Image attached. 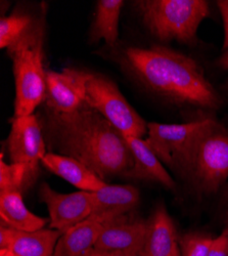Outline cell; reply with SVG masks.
<instances>
[{
  "mask_svg": "<svg viewBox=\"0 0 228 256\" xmlns=\"http://www.w3.org/2000/svg\"><path fill=\"white\" fill-rule=\"evenodd\" d=\"M63 232L53 228L15 232L10 245L0 250V256H52Z\"/></svg>",
  "mask_w": 228,
  "mask_h": 256,
  "instance_id": "obj_16",
  "label": "cell"
},
{
  "mask_svg": "<svg viewBox=\"0 0 228 256\" xmlns=\"http://www.w3.org/2000/svg\"><path fill=\"white\" fill-rule=\"evenodd\" d=\"M208 256H228V230L226 228L219 237L214 238Z\"/></svg>",
  "mask_w": 228,
  "mask_h": 256,
  "instance_id": "obj_23",
  "label": "cell"
},
{
  "mask_svg": "<svg viewBox=\"0 0 228 256\" xmlns=\"http://www.w3.org/2000/svg\"><path fill=\"white\" fill-rule=\"evenodd\" d=\"M38 197L48 209L49 228L61 232L84 222L91 214L92 195L90 192L79 190L61 194L48 184L43 182L39 188Z\"/></svg>",
  "mask_w": 228,
  "mask_h": 256,
  "instance_id": "obj_8",
  "label": "cell"
},
{
  "mask_svg": "<svg viewBox=\"0 0 228 256\" xmlns=\"http://www.w3.org/2000/svg\"><path fill=\"white\" fill-rule=\"evenodd\" d=\"M226 220H227V224H228V212H227V218H226ZM227 230H228V226H227Z\"/></svg>",
  "mask_w": 228,
  "mask_h": 256,
  "instance_id": "obj_29",
  "label": "cell"
},
{
  "mask_svg": "<svg viewBox=\"0 0 228 256\" xmlns=\"http://www.w3.org/2000/svg\"><path fill=\"white\" fill-rule=\"evenodd\" d=\"M37 16L25 10H15L0 20V48H8L34 24Z\"/></svg>",
  "mask_w": 228,
  "mask_h": 256,
  "instance_id": "obj_21",
  "label": "cell"
},
{
  "mask_svg": "<svg viewBox=\"0 0 228 256\" xmlns=\"http://www.w3.org/2000/svg\"><path fill=\"white\" fill-rule=\"evenodd\" d=\"M41 164L79 190L93 193L107 184L87 166L68 156L47 152L41 160Z\"/></svg>",
  "mask_w": 228,
  "mask_h": 256,
  "instance_id": "obj_15",
  "label": "cell"
},
{
  "mask_svg": "<svg viewBox=\"0 0 228 256\" xmlns=\"http://www.w3.org/2000/svg\"><path fill=\"white\" fill-rule=\"evenodd\" d=\"M15 232V228L7 226L3 224H0V250L6 249L10 245Z\"/></svg>",
  "mask_w": 228,
  "mask_h": 256,
  "instance_id": "obj_24",
  "label": "cell"
},
{
  "mask_svg": "<svg viewBox=\"0 0 228 256\" xmlns=\"http://www.w3.org/2000/svg\"><path fill=\"white\" fill-rule=\"evenodd\" d=\"M125 138L134 161L133 167L126 176L140 180L156 182L167 188L173 190L176 186L175 182L165 169L162 161L153 152L147 140L135 136H125Z\"/></svg>",
  "mask_w": 228,
  "mask_h": 256,
  "instance_id": "obj_14",
  "label": "cell"
},
{
  "mask_svg": "<svg viewBox=\"0 0 228 256\" xmlns=\"http://www.w3.org/2000/svg\"><path fill=\"white\" fill-rule=\"evenodd\" d=\"M1 224L22 232H35L49 224V220L31 212L19 192H0Z\"/></svg>",
  "mask_w": 228,
  "mask_h": 256,
  "instance_id": "obj_17",
  "label": "cell"
},
{
  "mask_svg": "<svg viewBox=\"0 0 228 256\" xmlns=\"http://www.w3.org/2000/svg\"><path fill=\"white\" fill-rule=\"evenodd\" d=\"M86 256H141L138 253L126 252V251H103L92 248Z\"/></svg>",
  "mask_w": 228,
  "mask_h": 256,
  "instance_id": "obj_26",
  "label": "cell"
},
{
  "mask_svg": "<svg viewBox=\"0 0 228 256\" xmlns=\"http://www.w3.org/2000/svg\"><path fill=\"white\" fill-rule=\"evenodd\" d=\"M38 172L27 165L7 164L1 155L0 160V192H19L24 193L36 180Z\"/></svg>",
  "mask_w": 228,
  "mask_h": 256,
  "instance_id": "obj_20",
  "label": "cell"
},
{
  "mask_svg": "<svg viewBox=\"0 0 228 256\" xmlns=\"http://www.w3.org/2000/svg\"><path fill=\"white\" fill-rule=\"evenodd\" d=\"M148 232V220H130L125 216L103 224L94 245L103 251H126L141 255Z\"/></svg>",
  "mask_w": 228,
  "mask_h": 256,
  "instance_id": "obj_11",
  "label": "cell"
},
{
  "mask_svg": "<svg viewBox=\"0 0 228 256\" xmlns=\"http://www.w3.org/2000/svg\"><path fill=\"white\" fill-rule=\"evenodd\" d=\"M37 117L48 152L76 159L101 180L126 176L133 167L125 136L86 102L71 113L43 106Z\"/></svg>",
  "mask_w": 228,
  "mask_h": 256,
  "instance_id": "obj_1",
  "label": "cell"
},
{
  "mask_svg": "<svg viewBox=\"0 0 228 256\" xmlns=\"http://www.w3.org/2000/svg\"><path fill=\"white\" fill-rule=\"evenodd\" d=\"M86 71L64 68L60 71L46 70L45 108L58 112L71 113L84 104V82Z\"/></svg>",
  "mask_w": 228,
  "mask_h": 256,
  "instance_id": "obj_10",
  "label": "cell"
},
{
  "mask_svg": "<svg viewBox=\"0 0 228 256\" xmlns=\"http://www.w3.org/2000/svg\"><path fill=\"white\" fill-rule=\"evenodd\" d=\"M219 65H220V67H222L223 69L228 71V50H225V52L219 58Z\"/></svg>",
  "mask_w": 228,
  "mask_h": 256,
  "instance_id": "obj_27",
  "label": "cell"
},
{
  "mask_svg": "<svg viewBox=\"0 0 228 256\" xmlns=\"http://www.w3.org/2000/svg\"><path fill=\"white\" fill-rule=\"evenodd\" d=\"M124 2L122 0H98L90 29V41L105 40L114 48L119 38V20Z\"/></svg>",
  "mask_w": 228,
  "mask_h": 256,
  "instance_id": "obj_19",
  "label": "cell"
},
{
  "mask_svg": "<svg viewBox=\"0 0 228 256\" xmlns=\"http://www.w3.org/2000/svg\"><path fill=\"white\" fill-rule=\"evenodd\" d=\"M173 256H181V254H180V250H179V246L176 248V250H175V252H174Z\"/></svg>",
  "mask_w": 228,
  "mask_h": 256,
  "instance_id": "obj_28",
  "label": "cell"
},
{
  "mask_svg": "<svg viewBox=\"0 0 228 256\" xmlns=\"http://www.w3.org/2000/svg\"><path fill=\"white\" fill-rule=\"evenodd\" d=\"M44 16H37L29 30L6 48L14 77V115L29 116L42 104L46 94L44 68Z\"/></svg>",
  "mask_w": 228,
  "mask_h": 256,
  "instance_id": "obj_3",
  "label": "cell"
},
{
  "mask_svg": "<svg viewBox=\"0 0 228 256\" xmlns=\"http://www.w3.org/2000/svg\"><path fill=\"white\" fill-rule=\"evenodd\" d=\"M84 102L113 124L124 136H147L148 123L109 77L86 71Z\"/></svg>",
  "mask_w": 228,
  "mask_h": 256,
  "instance_id": "obj_6",
  "label": "cell"
},
{
  "mask_svg": "<svg viewBox=\"0 0 228 256\" xmlns=\"http://www.w3.org/2000/svg\"><path fill=\"white\" fill-rule=\"evenodd\" d=\"M178 247L175 224L164 204H159L148 220V232L141 256H173Z\"/></svg>",
  "mask_w": 228,
  "mask_h": 256,
  "instance_id": "obj_13",
  "label": "cell"
},
{
  "mask_svg": "<svg viewBox=\"0 0 228 256\" xmlns=\"http://www.w3.org/2000/svg\"><path fill=\"white\" fill-rule=\"evenodd\" d=\"M217 6L220 10L222 18H223V25H224V44L223 50H228V0H219L217 2Z\"/></svg>",
  "mask_w": 228,
  "mask_h": 256,
  "instance_id": "obj_25",
  "label": "cell"
},
{
  "mask_svg": "<svg viewBox=\"0 0 228 256\" xmlns=\"http://www.w3.org/2000/svg\"><path fill=\"white\" fill-rule=\"evenodd\" d=\"M89 218L107 224L122 218L139 203V190L130 184H106L93 192Z\"/></svg>",
  "mask_w": 228,
  "mask_h": 256,
  "instance_id": "obj_12",
  "label": "cell"
},
{
  "mask_svg": "<svg viewBox=\"0 0 228 256\" xmlns=\"http://www.w3.org/2000/svg\"><path fill=\"white\" fill-rule=\"evenodd\" d=\"M134 6L144 26L161 41L193 44L200 24L210 14L205 0H139Z\"/></svg>",
  "mask_w": 228,
  "mask_h": 256,
  "instance_id": "obj_4",
  "label": "cell"
},
{
  "mask_svg": "<svg viewBox=\"0 0 228 256\" xmlns=\"http://www.w3.org/2000/svg\"><path fill=\"white\" fill-rule=\"evenodd\" d=\"M120 67L144 88L178 104L215 110L220 98L192 58L171 48L124 46L114 54Z\"/></svg>",
  "mask_w": 228,
  "mask_h": 256,
  "instance_id": "obj_2",
  "label": "cell"
},
{
  "mask_svg": "<svg viewBox=\"0 0 228 256\" xmlns=\"http://www.w3.org/2000/svg\"><path fill=\"white\" fill-rule=\"evenodd\" d=\"M191 174L205 193H215L228 178V134L218 123L200 140Z\"/></svg>",
  "mask_w": 228,
  "mask_h": 256,
  "instance_id": "obj_7",
  "label": "cell"
},
{
  "mask_svg": "<svg viewBox=\"0 0 228 256\" xmlns=\"http://www.w3.org/2000/svg\"><path fill=\"white\" fill-rule=\"evenodd\" d=\"M6 146L10 163L24 164L38 172L39 163L48 151L37 115L13 117Z\"/></svg>",
  "mask_w": 228,
  "mask_h": 256,
  "instance_id": "obj_9",
  "label": "cell"
},
{
  "mask_svg": "<svg viewBox=\"0 0 228 256\" xmlns=\"http://www.w3.org/2000/svg\"><path fill=\"white\" fill-rule=\"evenodd\" d=\"M102 226L92 218L76 224L61 234L52 256H86L94 248Z\"/></svg>",
  "mask_w": 228,
  "mask_h": 256,
  "instance_id": "obj_18",
  "label": "cell"
},
{
  "mask_svg": "<svg viewBox=\"0 0 228 256\" xmlns=\"http://www.w3.org/2000/svg\"><path fill=\"white\" fill-rule=\"evenodd\" d=\"M217 124L202 119L183 124L148 123L146 140L157 157L166 165L191 174L197 146L203 136Z\"/></svg>",
  "mask_w": 228,
  "mask_h": 256,
  "instance_id": "obj_5",
  "label": "cell"
},
{
  "mask_svg": "<svg viewBox=\"0 0 228 256\" xmlns=\"http://www.w3.org/2000/svg\"><path fill=\"white\" fill-rule=\"evenodd\" d=\"M214 238L203 232H188L178 238L181 256H208Z\"/></svg>",
  "mask_w": 228,
  "mask_h": 256,
  "instance_id": "obj_22",
  "label": "cell"
}]
</instances>
